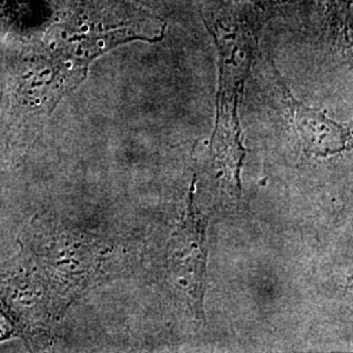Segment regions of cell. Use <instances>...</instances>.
Returning a JSON list of instances; mask_svg holds the SVG:
<instances>
[{
	"label": "cell",
	"mask_w": 353,
	"mask_h": 353,
	"mask_svg": "<svg viewBox=\"0 0 353 353\" xmlns=\"http://www.w3.org/2000/svg\"><path fill=\"white\" fill-rule=\"evenodd\" d=\"M219 50L220 88L217 118L212 137L214 164L232 188L241 190L240 173L245 159L241 140V93L252 61V36L249 28L230 13L212 11L205 21Z\"/></svg>",
	"instance_id": "cell-1"
},
{
	"label": "cell",
	"mask_w": 353,
	"mask_h": 353,
	"mask_svg": "<svg viewBox=\"0 0 353 353\" xmlns=\"http://www.w3.org/2000/svg\"><path fill=\"white\" fill-rule=\"evenodd\" d=\"M194 182L190 189L186 214L169 242L168 261L194 314L203 318L207 271V217L198 210L194 201Z\"/></svg>",
	"instance_id": "cell-2"
},
{
	"label": "cell",
	"mask_w": 353,
	"mask_h": 353,
	"mask_svg": "<svg viewBox=\"0 0 353 353\" xmlns=\"http://www.w3.org/2000/svg\"><path fill=\"white\" fill-rule=\"evenodd\" d=\"M271 71L276 79L280 99L288 109L292 125L301 150L306 156L327 157L345 151L351 141V128L330 119L326 114L299 101L271 61Z\"/></svg>",
	"instance_id": "cell-3"
}]
</instances>
